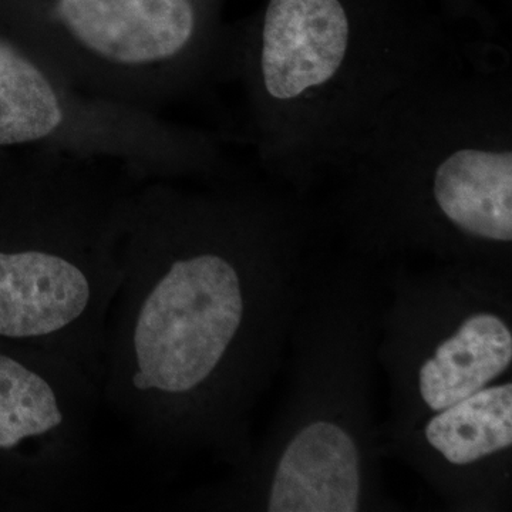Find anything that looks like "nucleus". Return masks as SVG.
<instances>
[{"label": "nucleus", "instance_id": "5", "mask_svg": "<svg viewBox=\"0 0 512 512\" xmlns=\"http://www.w3.org/2000/svg\"><path fill=\"white\" fill-rule=\"evenodd\" d=\"M138 184L119 165L29 154L0 237V340L72 360L100 384Z\"/></svg>", "mask_w": 512, "mask_h": 512}, {"label": "nucleus", "instance_id": "1", "mask_svg": "<svg viewBox=\"0 0 512 512\" xmlns=\"http://www.w3.org/2000/svg\"><path fill=\"white\" fill-rule=\"evenodd\" d=\"M138 184L101 355V402L168 457L234 468L328 256L319 204L237 175Z\"/></svg>", "mask_w": 512, "mask_h": 512}, {"label": "nucleus", "instance_id": "8", "mask_svg": "<svg viewBox=\"0 0 512 512\" xmlns=\"http://www.w3.org/2000/svg\"><path fill=\"white\" fill-rule=\"evenodd\" d=\"M380 440L384 458L410 468L447 510H510L511 375L407 426L380 430Z\"/></svg>", "mask_w": 512, "mask_h": 512}, {"label": "nucleus", "instance_id": "3", "mask_svg": "<svg viewBox=\"0 0 512 512\" xmlns=\"http://www.w3.org/2000/svg\"><path fill=\"white\" fill-rule=\"evenodd\" d=\"M380 265L328 254L286 349L281 406L244 463L173 507L220 512L397 511L375 406Z\"/></svg>", "mask_w": 512, "mask_h": 512}, {"label": "nucleus", "instance_id": "2", "mask_svg": "<svg viewBox=\"0 0 512 512\" xmlns=\"http://www.w3.org/2000/svg\"><path fill=\"white\" fill-rule=\"evenodd\" d=\"M326 183L319 208L343 251L512 276L510 47L464 43L382 111Z\"/></svg>", "mask_w": 512, "mask_h": 512}, {"label": "nucleus", "instance_id": "6", "mask_svg": "<svg viewBox=\"0 0 512 512\" xmlns=\"http://www.w3.org/2000/svg\"><path fill=\"white\" fill-rule=\"evenodd\" d=\"M20 45L77 89L147 113L232 79L212 0H23Z\"/></svg>", "mask_w": 512, "mask_h": 512}, {"label": "nucleus", "instance_id": "4", "mask_svg": "<svg viewBox=\"0 0 512 512\" xmlns=\"http://www.w3.org/2000/svg\"><path fill=\"white\" fill-rule=\"evenodd\" d=\"M461 46L429 23L349 0H268L238 30L232 60L262 171L313 197L382 111Z\"/></svg>", "mask_w": 512, "mask_h": 512}, {"label": "nucleus", "instance_id": "7", "mask_svg": "<svg viewBox=\"0 0 512 512\" xmlns=\"http://www.w3.org/2000/svg\"><path fill=\"white\" fill-rule=\"evenodd\" d=\"M376 362L399 429L511 375L512 276L464 264L380 265Z\"/></svg>", "mask_w": 512, "mask_h": 512}]
</instances>
